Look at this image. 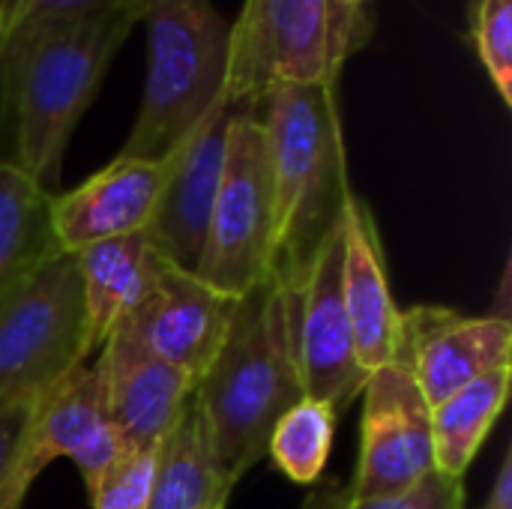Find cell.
<instances>
[{"label":"cell","mask_w":512,"mask_h":509,"mask_svg":"<svg viewBox=\"0 0 512 509\" xmlns=\"http://www.w3.org/2000/svg\"><path fill=\"white\" fill-rule=\"evenodd\" d=\"M96 369L108 420L126 450L159 447L195 390L183 369L159 360L123 330L105 339Z\"/></svg>","instance_id":"obj_14"},{"label":"cell","mask_w":512,"mask_h":509,"mask_svg":"<svg viewBox=\"0 0 512 509\" xmlns=\"http://www.w3.org/2000/svg\"><path fill=\"white\" fill-rule=\"evenodd\" d=\"M336 87H279L258 102L273 177L270 276L288 294L303 291L354 195Z\"/></svg>","instance_id":"obj_2"},{"label":"cell","mask_w":512,"mask_h":509,"mask_svg":"<svg viewBox=\"0 0 512 509\" xmlns=\"http://www.w3.org/2000/svg\"><path fill=\"white\" fill-rule=\"evenodd\" d=\"M483 509H512V453L507 450V456L501 459V471L495 477V486L486 498Z\"/></svg>","instance_id":"obj_28"},{"label":"cell","mask_w":512,"mask_h":509,"mask_svg":"<svg viewBox=\"0 0 512 509\" xmlns=\"http://www.w3.org/2000/svg\"><path fill=\"white\" fill-rule=\"evenodd\" d=\"M165 183V159L117 156L69 192L51 195V234L60 252L141 234Z\"/></svg>","instance_id":"obj_15"},{"label":"cell","mask_w":512,"mask_h":509,"mask_svg":"<svg viewBox=\"0 0 512 509\" xmlns=\"http://www.w3.org/2000/svg\"><path fill=\"white\" fill-rule=\"evenodd\" d=\"M396 354L411 366L429 405H438L480 375L512 363V324L507 315L468 318L453 309L417 306L402 312Z\"/></svg>","instance_id":"obj_13"},{"label":"cell","mask_w":512,"mask_h":509,"mask_svg":"<svg viewBox=\"0 0 512 509\" xmlns=\"http://www.w3.org/2000/svg\"><path fill=\"white\" fill-rule=\"evenodd\" d=\"M123 450L105 411L96 363L78 366L33 402L24 438L0 486V509H21L30 486L54 459H69L90 492Z\"/></svg>","instance_id":"obj_8"},{"label":"cell","mask_w":512,"mask_h":509,"mask_svg":"<svg viewBox=\"0 0 512 509\" xmlns=\"http://www.w3.org/2000/svg\"><path fill=\"white\" fill-rule=\"evenodd\" d=\"M147 81L117 156L165 159L225 99L231 24L213 0H147Z\"/></svg>","instance_id":"obj_5"},{"label":"cell","mask_w":512,"mask_h":509,"mask_svg":"<svg viewBox=\"0 0 512 509\" xmlns=\"http://www.w3.org/2000/svg\"><path fill=\"white\" fill-rule=\"evenodd\" d=\"M234 483L216 465L210 435L195 399L165 435L153 471L147 509H213L228 504Z\"/></svg>","instance_id":"obj_18"},{"label":"cell","mask_w":512,"mask_h":509,"mask_svg":"<svg viewBox=\"0 0 512 509\" xmlns=\"http://www.w3.org/2000/svg\"><path fill=\"white\" fill-rule=\"evenodd\" d=\"M336 420L339 414L327 402L300 396L273 426L267 456L291 483H318L333 450Z\"/></svg>","instance_id":"obj_21"},{"label":"cell","mask_w":512,"mask_h":509,"mask_svg":"<svg viewBox=\"0 0 512 509\" xmlns=\"http://www.w3.org/2000/svg\"><path fill=\"white\" fill-rule=\"evenodd\" d=\"M360 420V456L351 498L396 495L435 471L432 405L405 357L366 375Z\"/></svg>","instance_id":"obj_9"},{"label":"cell","mask_w":512,"mask_h":509,"mask_svg":"<svg viewBox=\"0 0 512 509\" xmlns=\"http://www.w3.org/2000/svg\"><path fill=\"white\" fill-rule=\"evenodd\" d=\"M294 345L303 396L348 411L363 393L366 369L357 360L354 333L342 297V234L321 252L309 282L294 294Z\"/></svg>","instance_id":"obj_12"},{"label":"cell","mask_w":512,"mask_h":509,"mask_svg":"<svg viewBox=\"0 0 512 509\" xmlns=\"http://www.w3.org/2000/svg\"><path fill=\"white\" fill-rule=\"evenodd\" d=\"M348 504H351V486L333 480L315 489L300 509H348Z\"/></svg>","instance_id":"obj_27"},{"label":"cell","mask_w":512,"mask_h":509,"mask_svg":"<svg viewBox=\"0 0 512 509\" xmlns=\"http://www.w3.org/2000/svg\"><path fill=\"white\" fill-rule=\"evenodd\" d=\"M72 255H75V264L81 273V291H84L87 354H93L144 300L159 255L150 249L144 231L102 240Z\"/></svg>","instance_id":"obj_17"},{"label":"cell","mask_w":512,"mask_h":509,"mask_svg":"<svg viewBox=\"0 0 512 509\" xmlns=\"http://www.w3.org/2000/svg\"><path fill=\"white\" fill-rule=\"evenodd\" d=\"M273 177L258 102H237L228 123L222 177L213 201L207 243L195 270L210 288L243 297L270 276Z\"/></svg>","instance_id":"obj_7"},{"label":"cell","mask_w":512,"mask_h":509,"mask_svg":"<svg viewBox=\"0 0 512 509\" xmlns=\"http://www.w3.org/2000/svg\"><path fill=\"white\" fill-rule=\"evenodd\" d=\"M234 306V297L159 258L144 300L117 330L198 381L228 333Z\"/></svg>","instance_id":"obj_11"},{"label":"cell","mask_w":512,"mask_h":509,"mask_svg":"<svg viewBox=\"0 0 512 509\" xmlns=\"http://www.w3.org/2000/svg\"><path fill=\"white\" fill-rule=\"evenodd\" d=\"M348 3H357V6H363V3H372V0H348Z\"/></svg>","instance_id":"obj_29"},{"label":"cell","mask_w":512,"mask_h":509,"mask_svg":"<svg viewBox=\"0 0 512 509\" xmlns=\"http://www.w3.org/2000/svg\"><path fill=\"white\" fill-rule=\"evenodd\" d=\"M159 447L123 450L120 459L93 483V509H147Z\"/></svg>","instance_id":"obj_23"},{"label":"cell","mask_w":512,"mask_h":509,"mask_svg":"<svg viewBox=\"0 0 512 509\" xmlns=\"http://www.w3.org/2000/svg\"><path fill=\"white\" fill-rule=\"evenodd\" d=\"M51 195L9 159H0V300L60 252L51 234Z\"/></svg>","instance_id":"obj_19"},{"label":"cell","mask_w":512,"mask_h":509,"mask_svg":"<svg viewBox=\"0 0 512 509\" xmlns=\"http://www.w3.org/2000/svg\"><path fill=\"white\" fill-rule=\"evenodd\" d=\"M225 507H228V504H222V507H213V509H225Z\"/></svg>","instance_id":"obj_30"},{"label":"cell","mask_w":512,"mask_h":509,"mask_svg":"<svg viewBox=\"0 0 512 509\" xmlns=\"http://www.w3.org/2000/svg\"><path fill=\"white\" fill-rule=\"evenodd\" d=\"M375 33L372 3L243 0L228 33V102H261L279 87L339 84Z\"/></svg>","instance_id":"obj_4"},{"label":"cell","mask_w":512,"mask_h":509,"mask_svg":"<svg viewBox=\"0 0 512 509\" xmlns=\"http://www.w3.org/2000/svg\"><path fill=\"white\" fill-rule=\"evenodd\" d=\"M33 402H21V405H0V486L12 468V459L18 453V444L24 438L27 420H30Z\"/></svg>","instance_id":"obj_26"},{"label":"cell","mask_w":512,"mask_h":509,"mask_svg":"<svg viewBox=\"0 0 512 509\" xmlns=\"http://www.w3.org/2000/svg\"><path fill=\"white\" fill-rule=\"evenodd\" d=\"M231 114L234 102L219 99L201 117V123L165 156V183L150 225L144 228L150 249L162 261L189 273L198 270L204 255Z\"/></svg>","instance_id":"obj_10"},{"label":"cell","mask_w":512,"mask_h":509,"mask_svg":"<svg viewBox=\"0 0 512 509\" xmlns=\"http://www.w3.org/2000/svg\"><path fill=\"white\" fill-rule=\"evenodd\" d=\"M348 509H465V486L459 477L441 474L435 468L432 474H426L420 483H414L405 492L363 498V501L351 498Z\"/></svg>","instance_id":"obj_25"},{"label":"cell","mask_w":512,"mask_h":509,"mask_svg":"<svg viewBox=\"0 0 512 509\" xmlns=\"http://www.w3.org/2000/svg\"><path fill=\"white\" fill-rule=\"evenodd\" d=\"M342 297L354 333L360 366L369 372L387 366L402 342V312L393 300L384 249L369 204L348 198L342 213Z\"/></svg>","instance_id":"obj_16"},{"label":"cell","mask_w":512,"mask_h":509,"mask_svg":"<svg viewBox=\"0 0 512 509\" xmlns=\"http://www.w3.org/2000/svg\"><path fill=\"white\" fill-rule=\"evenodd\" d=\"M300 396L294 294L264 276L237 297L228 333L192 390L225 480L237 486L267 456L273 426Z\"/></svg>","instance_id":"obj_3"},{"label":"cell","mask_w":512,"mask_h":509,"mask_svg":"<svg viewBox=\"0 0 512 509\" xmlns=\"http://www.w3.org/2000/svg\"><path fill=\"white\" fill-rule=\"evenodd\" d=\"M512 363L498 366L477 381L465 384L444 402L432 405V441L435 468L450 477H465L474 465L483 441L495 429L510 396Z\"/></svg>","instance_id":"obj_20"},{"label":"cell","mask_w":512,"mask_h":509,"mask_svg":"<svg viewBox=\"0 0 512 509\" xmlns=\"http://www.w3.org/2000/svg\"><path fill=\"white\" fill-rule=\"evenodd\" d=\"M87 357L81 273L57 252L0 300V405L36 402Z\"/></svg>","instance_id":"obj_6"},{"label":"cell","mask_w":512,"mask_h":509,"mask_svg":"<svg viewBox=\"0 0 512 509\" xmlns=\"http://www.w3.org/2000/svg\"><path fill=\"white\" fill-rule=\"evenodd\" d=\"M132 0H0V51L24 30L54 21V18H69L105 6H120Z\"/></svg>","instance_id":"obj_24"},{"label":"cell","mask_w":512,"mask_h":509,"mask_svg":"<svg viewBox=\"0 0 512 509\" xmlns=\"http://www.w3.org/2000/svg\"><path fill=\"white\" fill-rule=\"evenodd\" d=\"M471 39L504 105H512V0H474Z\"/></svg>","instance_id":"obj_22"},{"label":"cell","mask_w":512,"mask_h":509,"mask_svg":"<svg viewBox=\"0 0 512 509\" xmlns=\"http://www.w3.org/2000/svg\"><path fill=\"white\" fill-rule=\"evenodd\" d=\"M144 9L147 0H132L54 18L0 51V96L15 150L9 162L42 189L54 192L66 144Z\"/></svg>","instance_id":"obj_1"}]
</instances>
